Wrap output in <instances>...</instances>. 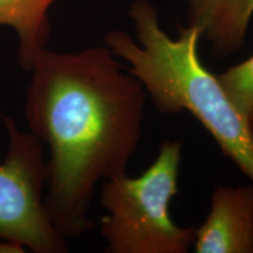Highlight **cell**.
<instances>
[{
	"instance_id": "obj_1",
	"label": "cell",
	"mask_w": 253,
	"mask_h": 253,
	"mask_svg": "<svg viewBox=\"0 0 253 253\" xmlns=\"http://www.w3.org/2000/svg\"><path fill=\"white\" fill-rule=\"evenodd\" d=\"M25 120L48 149L45 202L56 229L80 239L95 223L97 185L128 172L148 95L106 46L43 49L30 69Z\"/></svg>"
},
{
	"instance_id": "obj_10",
	"label": "cell",
	"mask_w": 253,
	"mask_h": 253,
	"mask_svg": "<svg viewBox=\"0 0 253 253\" xmlns=\"http://www.w3.org/2000/svg\"><path fill=\"white\" fill-rule=\"evenodd\" d=\"M252 134H253V126H252Z\"/></svg>"
},
{
	"instance_id": "obj_7",
	"label": "cell",
	"mask_w": 253,
	"mask_h": 253,
	"mask_svg": "<svg viewBox=\"0 0 253 253\" xmlns=\"http://www.w3.org/2000/svg\"><path fill=\"white\" fill-rule=\"evenodd\" d=\"M60 0H0V26L18 39V63L30 72L38 55L48 48L52 27L49 11Z\"/></svg>"
},
{
	"instance_id": "obj_2",
	"label": "cell",
	"mask_w": 253,
	"mask_h": 253,
	"mask_svg": "<svg viewBox=\"0 0 253 253\" xmlns=\"http://www.w3.org/2000/svg\"><path fill=\"white\" fill-rule=\"evenodd\" d=\"M135 39L115 28L103 45L143 86L158 113H189L203 126L221 154L253 183L252 126L231 102L217 75L199 56L202 34L194 26H178L176 38L163 30L149 0H134L128 8Z\"/></svg>"
},
{
	"instance_id": "obj_4",
	"label": "cell",
	"mask_w": 253,
	"mask_h": 253,
	"mask_svg": "<svg viewBox=\"0 0 253 253\" xmlns=\"http://www.w3.org/2000/svg\"><path fill=\"white\" fill-rule=\"evenodd\" d=\"M7 147L0 161V239L20 243L34 253H66L68 239L46 208L45 145L2 115Z\"/></svg>"
},
{
	"instance_id": "obj_5",
	"label": "cell",
	"mask_w": 253,
	"mask_h": 253,
	"mask_svg": "<svg viewBox=\"0 0 253 253\" xmlns=\"http://www.w3.org/2000/svg\"><path fill=\"white\" fill-rule=\"evenodd\" d=\"M196 253H253V183L219 184L210 196L208 216L195 227Z\"/></svg>"
},
{
	"instance_id": "obj_3",
	"label": "cell",
	"mask_w": 253,
	"mask_h": 253,
	"mask_svg": "<svg viewBox=\"0 0 253 253\" xmlns=\"http://www.w3.org/2000/svg\"><path fill=\"white\" fill-rule=\"evenodd\" d=\"M183 142L166 140L141 175L126 173L101 182L104 214L100 232L107 253H188L195 226L173 221L170 207L179 192Z\"/></svg>"
},
{
	"instance_id": "obj_6",
	"label": "cell",
	"mask_w": 253,
	"mask_h": 253,
	"mask_svg": "<svg viewBox=\"0 0 253 253\" xmlns=\"http://www.w3.org/2000/svg\"><path fill=\"white\" fill-rule=\"evenodd\" d=\"M186 25L198 28L211 55L224 60L244 46L253 17V0H184Z\"/></svg>"
},
{
	"instance_id": "obj_9",
	"label": "cell",
	"mask_w": 253,
	"mask_h": 253,
	"mask_svg": "<svg viewBox=\"0 0 253 253\" xmlns=\"http://www.w3.org/2000/svg\"><path fill=\"white\" fill-rule=\"evenodd\" d=\"M24 253L27 252L24 245L20 243L13 242L8 239H0V253Z\"/></svg>"
},
{
	"instance_id": "obj_8",
	"label": "cell",
	"mask_w": 253,
	"mask_h": 253,
	"mask_svg": "<svg viewBox=\"0 0 253 253\" xmlns=\"http://www.w3.org/2000/svg\"><path fill=\"white\" fill-rule=\"evenodd\" d=\"M216 75L231 102L253 126V54Z\"/></svg>"
}]
</instances>
